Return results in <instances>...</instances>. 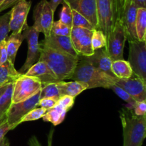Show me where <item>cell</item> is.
<instances>
[{
  "label": "cell",
  "mask_w": 146,
  "mask_h": 146,
  "mask_svg": "<svg viewBox=\"0 0 146 146\" xmlns=\"http://www.w3.org/2000/svg\"><path fill=\"white\" fill-rule=\"evenodd\" d=\"M73 20H72V27H80V28L88 29L94 30V26L90 23V21L86 17L81 15L77 11L72 9Z\"/></svg>",
  "instance_id": "cell-27"
},
{
  "label": "cell",
  "mask_w": 146,
  "mask_h": 146,
  "mask_svg": "<svg viewBox=\"0 0 146 146\" xmlns=\"http://www.w3.org/2000/svg\"><path fill=\"white\" fill-rule=\"evenodd\" d=\"M111 90L120 97V98L122 99L123 100H124L125 102H126L127 103L131 105V108H133V107L135 106V104H136L137 102L125 90H124L123 89L121 88V87L118 86L117 84H114L112 87H111Z\"/></svg>",
  "instance_id": "cell-32"
},
{
  "label": "cell",
  "mask_w": 146,
  "mask_h": 146,
  "mask_svg": "<svg viewBox=\"0 0 146 146\" xmlns=\"http://www.w3.org/2000/svg\"><path fill=\"white\" fill-rule=\"evenodd\" d=\"M54 11L47 0H41L34 8L33 27L38 32L43 33L44 37L51 34V27L54 21Z\"/></svg>",
  "instance_id": "cell-8"
},
{
  "label": "cell",
  "mask_w": 146,
  "mask_h": 146,
  "mask_svg": "<svg viewBox=\"0 0 146 146\" xmlns=\"http://www.w3.org/2000/svg\"><path fill=\"white\" fill-rule=\"evenodd\" d=\"M21 0H5L2 4L0 5V13L2 12L4 10L10 8V7H14L15 4L21 1Z\"/></svg>",
  "instance_id": "cell-39"
},
{
  "label": "cell",
  "mask_w": 146,
  "mask_h": 146,
  "mask_svg": "<svg viewBox=\"0 0 146 146\" xmlns=\"http://www.w3.org/2000/svg\"><path fill=\"white\" fill-rule=\"evenodd\" d=\"M29 146H41V143L36 136H32L28 141Z\"/></svg>",
  "instance_id": "cell-40"
},
{
  "label": "cell",
  "mask_w": 146,
  "mask_h": 146,
  "mask_svg": "<svg viewBox=\"0 0 146 146\" xmlns=\"http://www.w3.org/2000/svg\"><path fill=\"white\" fill-rule=\"evenodd\" d=\"M74 101H75V97L65 95L60 97L58 101V104L68 112L74 104Z\"/></svg>",
  "instance_id": "cell-34"
},
{
  "label": "cell",
  "mask_w": 146,
  "mask_h": 146,
  "mask_svg": "<svg viewBox=\"0 0 146 146\" xmlns=\"http://www.w3.org/2000/svg\"><path fill=\"white\" fill-rule=\"evenodd\" d=\"M11 11L5 13L2 16H0V42L6 40L10 31L9 21Z\"/></svg>",
  "instance_id": "cell-28"
},
{
  "label": "cell",
  "mask_w": 146,
  "mask_h": 146,
  "mask_svg": "<svg viewBox=\"0 0 146 146\" xmlns=\"http://www.w3.org/2000/svg\"><path fill=\"white\" fill-rule=\"evenodd\" d=\"M111 69L114 76L118 79H128L133 74L131 64L124 60L113 61Z\"/></svg>",
  "instance_id": "cell-22"
},
{
  "label": "cell",
  "mask_w": 146,
  "mask_h": 146,
  "mask_svg": "<svg viewBox=\"0 0 146 146\" xmlns=\"http://www.w3.org/2000/svg\"><path fill=\"white\" fill-rule=\"evenodd\" d=\"M64 1H65V0H51V1H49V4L51 9H53V11H55L57 7H58V6L60 4H62Z\"/></svg>",
  "instance_id": "cell-41"
},
{
  "label": "cell",
  "mask_w": 146,
  "mask_h": 146,
  "mask_svg": "<svg viewBox=\"0 0 146 146\" xmlns=\"http://www.w3.org/2000/svg\"><path fill=\"white\" fill-rule=\"evenodd\" d=\"M6 120H7V115H0V124H1V123H4V122H5Z\"/></svg>",
  "instance_id": "cell-43"
},
{
  "label": "cell",
  "mask_w": 146,
  "mask_h": 146,
  "mask_svg": "<svg viewBox=\"0 0 146 146\" xmlns=\"http://www.w3.org/2000/svg\"><path fill=\"white\" fill-rule=\"evenodd\" d=\"M115 84L127 92L136 102H146V82L133 74L128 79H118Z\"/></svg>",
  "instance_id": "cell-13"
},
{
  "label": "cell",
  "mask_w": 146,
  "mask_h": 146,
  "mask_svg": "<svg viewBox=\"0 0 146 146\" xmlns=\"http://www.w3.org/2000/svg\"><path fill=\"white\" fill-rule=\"evenodd\" d=\"M135 31L138 40L143 41L146 34V9L138 8L137 10Z\"/></svg>",
  "instance_id": "cell-24"
},
{
  "label": "cell",
  "mask_w": 146,
  "mask_h": 146,
  "mask_svg": "<svg viewBox=\"0 0 146 146\" xmlns=\"http://www.w3.org/2000/svg\"><path fill=\"white\" fill-rule=\"evenodd\" d=\"M31 1L21 0L12 7L10 15L9 28L11 33L22 32L28 26L27 17L31 9Z\"/></svg>",
  "instance_id": "cell-12"
},
{
  "label": "cell",
  "mask_w": 146,
  "mask_h": 146,
  "mask_svg": "<svg viewBox=\"0 0 146 146\" xmlns=\"http://www.w3.org/2000/svg\"><path fill=\"white\" fill-rule=\"evenodd\" d=\"M71 79L85 83L88 85V89L96 87L111 89L118 80L117 77L109 75L94 67L86 57H79L78 62Z\"/></svg>",
  "instance_id": "cell-2"
},
{
  "label": "cell",
  "mask_w": 146,
  "mask_h": 146,
  "mask_svg": "<svg viewBox=\"0 0 146 146\" xmlns=\"http://www.w3.org/2000/svg\"><path fill=\"white\" fill-rule=\"evenodd\" d=\"M137 8L146 9V0H133Z\"/></svg>",
  "instance_id": "cell-42"
},
{
  "label": "cell",
  "mask_w": 146,
  "mask_h": 146,
  "mask_svg": "<svg viewBox=\"0 0 146 146\" xmlns=\"http://www.w3.org/2000/svg\"><path fill=\"white\" fill-rule=\"evenodd\" d=\"M129 56L128 62L134 74L146 82V44L138 40H128Z\"/></svg>",
  "instance_id": "cell-6"
},
{
  "label": "cell",
  "mask_w": 146,
  "mask_h": 146,
  "mask_svg": "<svg viewBox=\"0 0 146 146\" xmlns=\"http://www.w3.org/2000/svg\"><path fill=\"white\" fill-rule=\"evenodd\" d=\"M61 97L59 91L56 86V82L48 83L42 86L41 90V96L40 99L43 98H54L58 100Z\"/></svg>",
  "instance_id": "cell-26"
},
{
  "label": "cell",
  "mask_w": 146,
  "mask_h": 146,
  "mask_svg": "<svg viewBox=\"0 0 146 146\" xmlns=\"http://www.w3.org/2000/svg\"><path fill=\"white\" fill-rule=\"evenodd\" d=\"M92 45L94 50L104 48L106 45V36L99 29H94L92 34Z\"/></svg>",
  "instance_id": "cell-30"
},
{
  "label": "cell",
  "mask_w": 146,
  "mask_h": 146,
  "mask_svg": "<svg viewBox=\"0 0 146 146\" xmlns=\"http://www.w3.org/2000/svg\"><path fill=\"white\" fill-rule=\"evenodd\" d=\"M98 25L96 29L104 33L106 37L118 19V0H96Z\"/></svg>",
  "instance_id": "cell-4"
},
{
  "label": "cell",
  "mask_w": 146,
  "mask_h": 146,
  "mask_svg": "<svg viewBox=\"0 0 146 146\" xmlns=\"http://www.w3.org/2000/svg\"><path fill=\"white\" fill-rule=\"evenodd\" d=\"M132 109L134 113L137 115H146V102H137Z\"/></svg>",
  "instance_id": "cell-37"
},
{
  "label": "cell",
  "mask_w": 146,
  "mask_h": 146,
  "mask_svg": "<svg viewBox=\"0 0 146 146\" xmlns=\"http://www.w3.org/2000/svg\"><path fill=\"white\" fill-rule=\"evenodd\" d=\"M13 129L14 128L7 123V120L0 124V145L6 140L5 135L7 133Z\"/></svg>",
  "instance_id": "cell-36"
},
{
  "label": "cell",
  "mask_w": 146,
  "mask_h": 146,
  "mask_svg": "<svg viewBox=\"0 0 146 146\" xmlns=\"http://www.w3.org/2000/svg\"><path fill=\"white\" fill-rule=\"evenodd\" d=\"M137 10L138 8L135 5L133 0H123L120 18L122 19L124 27L126 29L128 41L138 39L135 31Z\"/></svg>",
  "instance_id": "cell-14"
},
{
  "label": "cell",
  "mask_w": 146,
  "mask_h": 146,
  "mask_svg": "<svg viewBox=\"0 0 146 146\" xmlns=\"http://www.w3.org/2000/svg\"><path fill=\"white\" fill-rule=\"evenodd\" d=\"M24 39L28 44L27 59L22 67L19 70L21 74H25L26 72L36 62L39 60L40 44L38 42L39 33L33 26H27L22 31Z\"/></svg>",
  "instance_id": "cell-10"
},
{
  "label": "cell",
  "mask_w": 146,
  "mask_h": 146,
  "mask_svg": "<svg viewBox=\"0 0 146 146\" xmlns=\"http://www.w3.org/2000/svg\"><path fill=\"white\" fill-rule=\"evenodd\" d=\"M46 110L42 108V107H35V108L33 109L32 110H31L29 113H28L23 117V118L21 120V122H20V124L21 123H24V122L34 121V120L42 118V117L46 113Z\"/></svg>",
  "instance_id": "cell-33"
},
{
  "label": "cell",
  "mask_w": 146,
  "mask_h": 146,
  "mask_svg": "<svg viewBox=\"0 0 146 146\" xmlns=\"http://www.w3.org/2000/svg\"><path fill=\"white\" fill-rule=\"evenodd\" d=\"M56 86L61 97L68 95L76 97L84 90L88 89L86 84L75 80L72 82H67L64 81L58 82H56Z\"/></svg>",
  "instance_id": "cell-19"
},
{
  "label": "cell",
  "mask_w": 146,
  "mask_h": 146,
  "mask_svg": "<svg viewBox=\"0 0 146 146\" xmlns=\"http://www.w3.org/2000/svg\"><path fill=\"white\" fill-rule=\"evenodd\" d=\"M40 96L41 90L24 101L18 103H12L6 113L7 123L14 129L18 126L23 117L38 106Z\"/></svg>",
  "instance_id": "cell-9"
},
{
  "label": "cell",
  "mask_w": 146,
  "mask_h": 146,
  "mask_svg": "<svg viewBox=\"0 0 146 146\" xmlns=\"http://www.w3.org/2000/svg\"><path fill=\"white\" fill-rule=\"evenodd\" d=\"M74 11H77L87 19L96 29L98 25L96 0H65Z\"/></svg>",
  "instance_id": "cell-15"
},
{
  "label": "cell",
  "mask_w": 146,
  "mask_h": 146,
  "mask_svg": "<svg viewBox=\"0 0 146 146\" xmlns=\"http://www.w3.org/2000/svg\"><path fill=\"white\" fill-rule=\"evenodd\" d=\"M24 74L30 77H34L40 80L42 86L48 83L58 82V79L54 74L48 66L44 62L38 60L33 64Z\"/></svg>",
  "instance_id": "cell-17"
},
{
  "label": "cell",
  "mask_w": 146,
  "mask_h": 146,
  "mask_svg": "<svg viewBox=\"0 0 146 146\" xmlns=\"http://www.w3.org/2000/svg\"><path fill=\"white\" fill-rule=\"evenodd\" d=\"M57 102H58V100H55L54 98L40 99L37 107H42V108L45 109V110H48L50 109L53 108L57 104Z\"/></svg>",
  "instance_id": "cell-35"
},
{
  "label": "cell",
  "mask_w": 146,
  "mask_h": 146,
  "mask_svg": "<svg viewBox=\"0 0 146 146\" xmlns=\"http://www.w3.org/2000/svg\"><path fill=\"white\" fill-rule=\"evenodd\" d=\"M40 44L74 57H79L74 49L71 37L68 36H58L51 34L48 37H44V40H43Z\"/></svg>",
  "instance_id": "cell-16"
},
{
  "label": "cell",
  "mask_w": 146,
  "mask_h": 146,
  "mask_svg": "<svg viewBox=\"0 0 146 146\" xmlns=\"http://www.w3.org/2000/svg\"><path fill=\"white\" fill-rule=\"evenodd\" d=\"M21 74L16 70L14 64L7 60L0 66V87L14 83Z\"/></svg>",
  "instance_id": "cell-20"
},
{
  "label": "cell",
  "mask_w": 146,
  "mask_h": 146,
  "mask_svg": "<svg viewBox=\"0 0 146 146\" xmlns=\"http://www.w3.org/2000/svg\"><path fill=\"white\" fill-rule=\"evenodd\" d=\"M94 30L72 27L70 37L74 49L79 57H89L94 53L92 45Z\"/></svg>",
  "instance_id": "cell-11"
},
{
  "label": "cell",
  "mask_w": 146,
  "mask_h": 146,
  "mask_svg": "<svg viewBox=\"0 0 146 146\" xmlns=\"http://www.w3.org/2000/svg\"><path fill=\"white\" fill-rule=\"evenodd\" d=\"M42 88V84L38 79L26 74H21L14 83L12 103H18L30 98Z\"/></svg>",
  "instance_id": "cell-7"
},
{
  "label": "cell",
  "mask_w": 146,
  "mask_h": 146,
  "mask_svg": "<svg viewBox=\"0 0 146 146\" xmlns=\"http://www.w3.org/2000/svg\"><path fill=\"white\" fill-rule=\"evenodd\" d=\"M40 61H43L48 66L58 81L71 79L74 74L79 57L54 50L44 44H40Z\"/></svg>",
  "instance_id": "cell-1"
},
{
  "label": "cell",
  "mask_w": 146,
  "mask_h": 146,
  "mask_svg": "<svg viewBox=\"0 0 146 146\" xmlns=\"http://www.w3.org/2000/svg\"><path fill=\"white\" fill-rule=\"evenodd\" d=\"M123 130V146H142L146 137V115H137L132 108L121 113Z\"/></svg>",
  "instance_id": "cell-3"
},
{
  "label": "cell",
  "mask_w": 146,
  "mask_h": 146,
  "mask_svg": "<svg viewBox=\"0 0 146 146\" xmlns=\"http://www.w3.org/2000/svg\"><path fill=\"white\" fill-rule=\"evenodd\" d=\"M8 85H9V84H8ZM8 85L3 86V87H0V97L2 96V94H4V92L6 91V90H7V86H8Z\"/></svg>",
  "instance_id": "cell-44"
},
{
  "label": "cell",
  "mask_w": 146,
  "mask_h": 146,
  "mask_svg": "<svg viewBox=\"0 0 146 146\" xmlns=\"http://www.w3.org/2000/svg\"><path fill=\"white\" fill-rule=\"evenodd\" d=\"M24 40L25 39L22 32L11 33V35L6 39L8 60L13 64H14L17 52Z\"/></svg>",
  "instance_id": "cell-21"
},
{
  "label": "cell",
  "mask_w": 146,
  "mask_h": 146,
  "mask_svg": "<svg viewBox=\"0 0 146 146\" xmlns=\"http://www.w3.org/2000/svg\"><path fill=\"white\" fill-rule=\"evenodd\" d=\"M71 27L66 24H64L61 21H54L51 27V34L58 36H68L70 37L71 32Z\"/></svg>",
  "instance_id": "cell-29"
},
{
  "label": "cell",
  "mask_w": 146,
  "mask_h": 146,
  "mask_svg": "<svg viewBox=\"0 0 146 146\" xmlns=\"http://www.w3.org/2000/svg\"><path fill=\"white\" fill-rule=\"evenodd\" d=\"M8 60L7 51V44L6 40L0 42V66L6 62Z\"/></svg>",
  "instance_id": "cell-38"
},
{
  "label": "cell",
  "mask_w": 146,
  "mask_h": 146,
  "mask_svg": "<svg viewBox=\"0 0 146 146\" xmlns=\"http://www.w3.org/2000/svg\"><path fill=\"white\" fill-rule=\"evenodd\" d=\"M120 1H121V2H123V0H120Z\"/></svg>",
  "instance_id": "cell-47"
},
{
  "label": "cell",
  "mask_w": 146,
  "mask_h": 146,
  "mask_svg": "<svg viewBox=\"0 0 146 146\" xmlns=\"http://www.w3.org/2000/svg\"><path fill=\"white\" fill-rule=\"evenodd\" d=\"M62 4L63 6L61 10V13H60L59 21L72 28V9L66 1H64Z\"/></svg>",
  "instance_id": "cell-31"
},
{
  "label": "cell",
  "mask_w": 146,
  "mask_h": 146,
  "mask_svg": "<svg viewBox=\"0 0 146 146\" xmlns=\"http://www.w3.org/2000/svg\"><path fill=\"white\" fill-rule=\"evenodd\" d=\"M14 83L9 84L7 87V90L0 97V115L6 114L12 104V94Z\"/></svg>",
  "instance_id": "cell-25"
},
{
  "label": "cell",
  "mask_w": 146,
  "mask_h": 146,
  "mask_svg": "<svg viewBox=\"0 0 146 146\" xmlns=\"http://www.w3.org/2000/svg\"><path fill=\"white\" fill-rule=\"evenodd\" d=\"M86 57L94 67L109 75L115 77L111 69L113 60L105 47L94 50L92 55Z\"/></svg>",
  "instance_id": "cell-18"
},
{
  "label": "cell",
  "mask_w": 146,
  "mask_h": 146,
  "mask_svg": "<svg viewBox=\"0 0 146 146\" xmlns=\"http://www.w3.org/2000/svg\"><path fill=\"white\" fill-rule=\"evenodd\" d=\"M4 1H5V0H0V5H1V4H2Z\"/></svg>",
  "instance_id": "cell-45"
},
{
  "label": "cell",
  "mask_w": 146,
  "mask_h": 146,
  "mask_svg": "<svg viewBox=\"0 0 146 146\" xmlns=\"http://www.w3.org/2000/svg\"><path fill=\"white\" fill-rule=\"evenodd\" d=\"M144 42H145V44H146V34H145V37H144Z\"/></svg>",
  "instance_id": "cell-46"
},
{
  "label": "cell",
  "mask_w": 146,
  "mask_h": 146,
  "mask_svg": "<svg viewBox=\"0 0 146 146\" xmlns=\"http://www.w3.org/2000/svg\"><path fill=\"white\" fill-rule=\"evenodd\" d=\"M126 40V29L122 19L119 18L115 21L112 30L106 37L105 48L113 61L124 60L123 50Z\"/></svg>",
  "instance_id": "cell-5"
},
{
  "label": "cell",
  "mask_w": 146,
  "mask_h": 146,
  "mask_svg": "<svg viewBox=\"0 0 146 146\" xmlns=\"http://www.w3.org/2000/svg\"><path fill=\"white\" fill-rule=\"evenodd\" d=\"M66 113V110H64L57 102L53 108L47 110L46 113L42 117V119L45 122H50L54 125H58L64 121Z\"/></svg>",
  "instance_id": "cell-23"
}]
</instances>
